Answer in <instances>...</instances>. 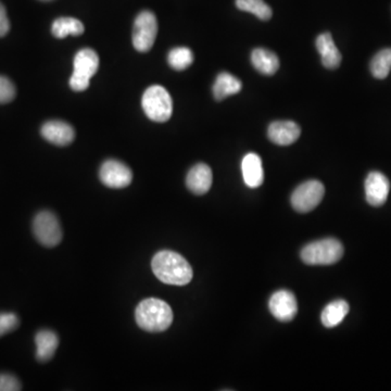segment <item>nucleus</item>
<instances>
[{
  "label": "nucleus",
  "mask_w": 391,
  "mask_h": 391,
  "mask_svg": "<svg viewBox=\"0 0 391 391\" xmlns=\"http://www.w3.org/2000/svg\"><path fill=\"white\" fill-rule=\"evenodd\" d=\"M84 26L78 19L59 18L53 22L51 33L57 38H66L68 35L80 36L84 33Z\"/></svg>",
  "instance_id": "412c9836"
},
{
  "label": "nucleus",
  "mask_w": 391,
  "mask_h": 391,
  "mask_svg": "<svg viewBox=\"0 0 391 391\" xmlns=\"http://www.w3.org/2000/svg\"><path fill=\"white\" fill-rule=\"evenodd\" d=\"M343 246L335 238H326L322 241L309 244L301 250V260L309 266H330L341 260Z\"/></svg>",
  "instance_id": "7ed1b4c3"
},
{
  "label": "nucleus",
  "mask_w": 391,
  "mask_h": 391,
  "mask_svg": "<svg viewBox=\"0 0 391 391\" xmlns=\"http://www.w3.org/2000/svg\"><path fill=\"white\" fill-rule=\"evenodd\" d=\"M167 61L172 69L183 71L192 66L194 62V53L187 47H177L170 51Z\"/></svg>",
  "instance_id": "5701e85b"
},
{
  "label": "nucleus",
  "mask_w": 391,
  "mask_h": 391,
  "mask_svg": "<svg viewBox=\"0 0 391 391\" xmlns=\"http://www.w3.org/2000/svg\"><path fill=\"white\" fill-rule=\"evenodd\" d=\"M36 343V359L39 362H47L53 359L59 347V337L51 330H41L35 336Z\"/></svg>",
  "instance_id": "f3484780"
},
{
  "label": "nucleus",
  "mask_w": 391,
  "mask_h": 391,
  "mask_svg": "<svg viewBox=\"0 0 391 391\" xmlns=\"http://www.w3.org/2000/svg\"><path fill=\"white\" fill-rule=\"evenodd\" d=\"M390 183L380 172H371L365 179V196L368 204L373 207L385 204L388 198Z\"/></svg>",
  "instance_id": "9b49d317"
},
{
  "label": "nucleus",
  "mask_w": 391,
  "mask_h": 391,
  "mask_svg": "<svg viewBox=\"0 0 391 391\" xmlns=\"http://www.w3.org/2000/svg\"><path fill=\"white\" fill-rule=\"evenodd\" d=\"M10 31V22L5 6L0 3V37H4Z\"/></svg>",
  "instance_id": "cd10ccee"
},
{
  "label": "nucleus",
  "mask_w": 391,
  "mask_h": 391,
  "mask_svg": "<svg viewBox=\"0 0 391 391\" xmlns=\"http://www.w3.org/2000/svg\"><path fill=\"white\" fill-rule=\"evenodd\" d=\"M99 57L96 51L84 48L74 58V71L70 78V86L74 92H83L90 86V78L97 73Z\"/></svg>",
  "instance_id": "39448f33"
},
{
  "label": "nucleus",
  "mask_w": 391,
  "mask_h": 391,
  "mask_svg": "<svg viewBox=\"0 0 391 391\" xmlns=\"http://www.w3.org/2000/svg\"><path fill=\"white\" fill-rule=\"evenodd\" d=\"M41 136L56 146H68L75 138V130L63 121H48L41 126Z\"/></svg>",
  "instance_id": "f8f14e48"
},
{
  "label": "nucleus",
  "mask_w": 391,
  "mask_h": 391,
  "mask_svg": "<svg viewBox=\"0 0 391 391\" xmlns=\"http://www.w3.org/2000/svg\"><path fill=\"white\" fill-rule=\"evenodd\" d=\"M269 308L279 322H291L298 313V303L295 295L289 291H278L273 293Z\"/></svg>",
  "instance_id": "9d476101"
},
{
  "label": "nucleus",
  "mask_w": 391,
  "mask_h": 391,
  "mask_svg": "<svg viewBox=\"0 0 391 391\" xmlns=\"http://www.w3.org/2000/svg\"><path fill=\"white\" fill-rule=\"evenodd\" d=\"M99 179L109 188H125L132 183V170L121 161L107 160L101 165Z\"/></svg>",
  "instance_id": "1a4fd4ad"
},
{
  "label": "nucleus",
  "mask_w": 391,
  "mask_h": 391,
  "mask_svg": "<svg viewBox=\"0 0 391 391\" xmlns=\"http://www.w3.org/2000/svg\"><path fill=\"white\" fill-rule=\"evenodd\" d=\"M151 268L159 281L174 286H185L192 279V269L177 252L162 250L151 261Z\"/></svg>",
  "instance_id": "f257e3e1"
},
{
  "label": "nucleus",
  "mask_w": 391,
  "mask_h": 391,
  "mask_svg": "<svg viewBox=\"0 0 391 391\" xmlns=\"http://www.w3.org/2000/svg\"><path fill=\"white\" fill-rule=\"evenodd\" d=\"M16 86L9 78L0 76V103H8L16 97Z\"/></svg>",
  "instance_id": "a878e982"
},
{
  "label": "nucleus",
  "mask_w": 391,
  "mask_h": 391,
  "mask_svg": "<svg viewBox=\"0 0 391 391\" xmlns=\"http://www.w3.org/2000/svg\"><path fill=\"white\" fill-rule=\"evenodd\" d=\"M391 70V48L382 49L374 56L371 61V72L374 78L384 80Z\"/></svg>",
  "instance_id": "b1692460"
},
{
  "label": "nucleus",
  "mask_w": 391,
  "mask_h": 391,
  "mask_svg": "<svg viewBox=\"0 0 391 391\" xmlns=\"http://www.w3.org/2000/svg\"><path fill=\"white\" fill-rule=\"evenodd\" d=\"M244 181L250 188L260 187L264 181V167L262 160L256 154H248L241 162Z\"/></svg>",
  "instance_id": "dca6fc26"
},
{
  "label": "nucleus",
  "mask_w": 391,
  "mask_h": 391,
  "mask_svg": "<svg viewBox=\"0 0 391 391\" xmlns=\"http://www.w3.org/2000/svg\"><path fill=\"white\" fill-rule=\"evenodd\" d=\"M316 49L322 58L325 68L335 70L340 66L341 55L335 45L334 39L330 33H324L316 38Z\"/></svg>",
  "instance_id": "2eb2a0df"
},
{
  "label": "nucleus",
  "mask_w": 391,
  "mask_h": 391,
  "mask_svg": "<svg viewBox=\"0 0 391 391\" xmlns=\"http://www.w3.org/2000/svg\"><path fill=\"white\" fill-rule=\"evenodd\" d=\"M135 320L138 326L146 332L162 333L173 323V311L163 300L149 298L138 304Z\"/></svg>",
  "instance_id": "f03ea898"
},
{
  "label": "nucleus",
  "mask_w": 391,
  "mask_h": 391,
  "mask_svg": "<svg viewBox=\"0 0 391 391\" xmlns=\"http://www.w3.org/2000/svg\"><path fill=\"white\" fill-rule=\"evenodd\" d=\"M158 34V21L149 10L140 12L133 28V45L140 53H147L154 46Z\"/></svg>",
  "instance_id": "0eeeda50"
},
{
  "label": "nucleus",
  "mask_w": 391,
  "mask_h": 391,
  "mask_svg": "<svg viewBox=\"0 0 391 391\" xmlns=\"http://www.w3.org/2000/svg\"><path fill=\"white\" fill-rule=\"evenodd\" d=\"M301 130L299 125L291 121L273 122L269 126L268 136L271 142L279 146H288L300 137Z\"/></svg>",
  "instance_id": "4468645a"
},
{
  "label": "nucleus",
  "mask_w": 391,
  "mask_h": 391,
  "mask_svg": "<svg viewBox=\"0 0 391 391\" xmlns=\"http://www.w3.org/2000/svg\"><path fill=\"white\" fill-rule=\"evenodd\" d=\"M236 6L241 11L250 12L260 20L268 21L272 18V9L264 0H236Z\"/></svg>",
  "instance_id": "4be33fe9"
},
{
  "label": "nucleus",
  "mask_w": 391,
  "mask_h": 391,
  "mask_svg": "<svg viewBox=\"0 0 391 391\" xmlns=\"http://www.w3.org/2000/svg\"><path fill=\"white\" fill-rule=\"evenodd\" d=\"M212 181V170L210 167L204 163H198L188 172L186 185L192 194L202 196L210 190Z\"/></svg>",
  "instance_id": "ddd939ff"
},
{
  "label": "nucleus",
  "mask_w": 391,
  "mask_h": 391,
  "mask_svg": "<svg viewBox=\"0 0 391 391\" xmlns=\"http://www.w3.org/2000/svg\"><path fill=\"white\" fill-rule=\"evenodd\" d=\"M19 318L11 312H1L0 313V337L5 336L14 332L19 326Z\"/></svg>",
  "instance_id": "393cba45"
},
{
  "label": "nucleus",
  "mask_w": 391,
  "mask_h": 391,
  "mask_svg": "<svg viewBox=\"0 0 391 391\" xmlns=\"http://www.w3.org/2000/svg\"><path fill=\"white\" fill-rule=\"evenodd\" d=\"M142 109L149 119L158 123L169 121L173 113V101L165 87L155 85L142 95Z\"/></svg>",
  "instance_id": "20e7f679"
},
{
  "label": "nucleus",
  "mask_w": 391,
  "mask_h": 391,
  "mask_svg": "<svg viewBox=\"0 0 391 391\" xmlns=\"http://www.w3.org/2000/svg\"><path fill=\"white\" fill-rule=\"evenodd\" d=\"M33 233L39 244L53 248L62 241V229L57 215L51 211H41L33 221Z\"/></svg>",
  "instance_id": "423d86ee"
},
{
  "label": "nucleus",
  "mask_w": 391,
  "mask_h": 391,
  "mask_svg": "<svg viewBox=\"0 0 391 391\" xmlns=\"http://www.w3.org/2000/svg\"><path fill=\"white\" fill-rule=\"evenodd\" d=\"M22 389L20 382L11 374H0V391H19Z\"/></svg>",
  "instance_id": "bb28decb"
},
{
  "label": "nucleus",
  "mask_w": 391,
  "mask_h": 391,
  "mask_svg": "<svg viewBox=\"0 0 391 391\" xmlns=\"http://www.w3.org/2000/svg\"><path fill=\"white\" fill-rule=\"evenodd\" d=\"M349 304L345 300H335L328 304L320 314V320L325 328H336L349 313Z\"/></svg>",
  "instance_id": "6ab92c4d"
},
{
  "label": "nucleus",
  "mask_w": 391,
  "mask_h": 391,
  "mask_svg": "<svg viewBox=\"0 0 391 391\" xmlns=\"http://www.w3.org/2000/svg\"><path fill=\"white\" fill-rule=\"evenodd\" d=\"M251 62L256 70L264 75H273L279 68L278 57L268 49H254L251 53Z\"/></svg>",
  "instance_id": "aec40b11"
},
{
  "label": "nucleus",
  "mask_w": 391,
  "mask_h": 391,
  "mask_svg": "<svg viewBox=\"0 0 391 391\" xmlns=\"http://www.w3.org/2000/svg\"><path fill=\"white\" fill-rule=\"evenodd\" d=\"M324 194V185L320 182L312 179L296 188L291 194V204L298 212L308 213L320 204Z\"/></svg>",
  "instance_id": "6e6552de"
},
{
  "label": "nucleus",
  "mask_w": 391,
  "mask_h": 391,
  "mask_svg": "<svg viewBox=\"0 0 391 391\" xmlns=\"http://www.w3.org/2000/svg\"><path fill=\"white\" fill-rule=\"evenodd\" d=\"M241 87L243 84L237 78L231 75L229 72H222L217 75L213 85V95L217 101H221L231 95L238 94L241 92Z\"/></svg>",
  "instance_id": "a211bd4d"
}]
</instances>
